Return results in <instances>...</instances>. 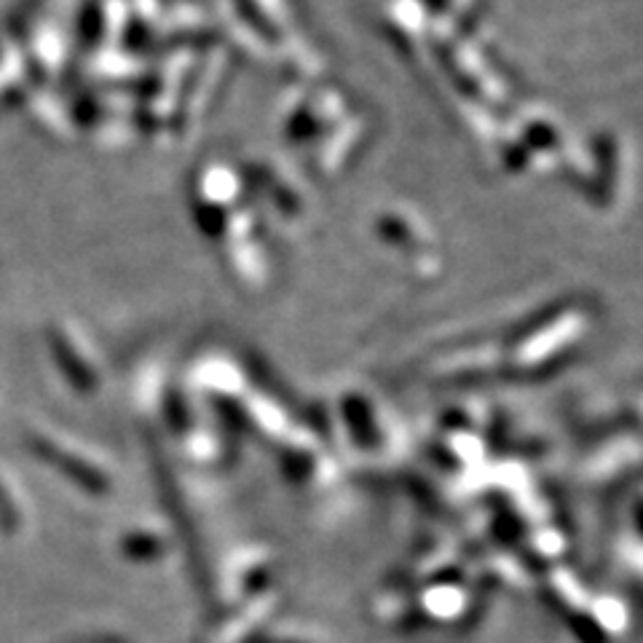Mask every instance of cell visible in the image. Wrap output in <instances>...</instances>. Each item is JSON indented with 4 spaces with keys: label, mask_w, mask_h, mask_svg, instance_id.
I'll use <instances>...</instances> for the list:
<instances>
[]
</instances>
